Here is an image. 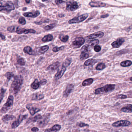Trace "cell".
Listing matches in <instances>:
<instances>
[{
    "label": "cell",
    "instance_id": "6da1fadb",
    "mask_svg": "<svg viewBox=\"0 0 132 132\" xmlns=\"http://www.w3.org/2000/svg\"><path fill=\"white\" fill-rule=\"evenodd\" d=\"M23 81V78L21 75L16 76L14 78V80L11 85L10 91L11 93L15 95L17 94L22 87Z\"/></svg>",
    "mask_w": 132,
    "mask_h": 132
},
{
    "label": "cell",
    "instance_id": "7a4b0ae2",
    "mask_svg": "<svg viewBox=\"0 0 132 132\" xmlns=\"http://www.w3.org/2000/svg\"><path fill=\"white\" fill-rule=\"evenodd\" d=\"M116 87V85L114 84H109L106 85L104 87L99 88L95 89V94L99 95L103 93H106L114 90Z\"/></svg>",
    "mask_w": 132,
    "mask_h": 132
},
{
    "label": "cell",
    "instance_id": "3957f363",
    "mask_svg": "<svg viewBox=\"0 0 132 132\" xmlns=\"http://www.w3.org/2000/svg\"><path fill=\"white\" fill-rule=\"evenodd\" d=\"M13 100L14 97L12 95L9 96L7 100V102L5 103L0 110V112L2 113L7 112L10 109L11 107L13 106Z\"/></svg>",
    "mask_w": 132,
    "mask_h": 132
},
{
    "label": "cell",
    "instance_id": "277c9868",
    "mask_svg": "<svg viewBox=\"0 0 132 132\" xmlns=\"http://www.w3.org/2000/svg\"><path fill=\"white\" fill-rule=\"evenodd\" d=\"M88 16V14H83L81 16H79L77 17H75L73 18L71 20H70L68 22L69 24H73L78 23L80 22H82L85 21L86 19L87 18Z\"/></svg>",
    "mask_w": 132,
    "mask_h": 132
},
{
    "label": "cell",
    "instance_id": "5b68a950",
    "mask_svg": "<svg viewBox=\"0 0 132 132\" xmlns=\"http://www.w3.org/2000/svg\"><path fill=\"white\" fill-rule=\"evenodd\" d=\"M50 117V115L49 114L45 115L44 117H42V118L38 121V126L40 127H44L49 122Z\"/></svg>",
    "mask_w": 132,
    "mask_h": 132
},
{
    "label": "cell",
    "instance_id": "8992f818",
    "mask_svg": "<svg viewBox=\"0 0 132 132\" xmlns=\"http://www.w3.org/2000/svg\"><path fill=\"white\" fill-rule=\"evenodd\" d=\"M66 10L73 11L79 8L78 3L75 1H69L66 3Z\"/></svg>",
    "mask_w": 132,
    "mask_h": 132
},
{
    "label": "cell",
    "instance_id": "52a82bcc",
    "mask_svg": "<svg viewBox=\"0 0 132 132\" xmlns=\"http://www.w3.org/2000/svg\"><path fill=\"white\" fill-rule=\"evenodd\" d=\"M27 115H20L19 116L18 118V119L16 121H15L14 122H13L12 124V128L13 129H15L18 127L19 125H20L22 122L23 120L25 119L26 118H27Z\"/></svg>",
    "mask_w": 132,
    "mask_h": 132
},
{
    "label": "cell",
    "instance_id": "ba28073f",
    "mask_svg": "<svg viewBox=\"0 0 132 132\" xmlns=\"http://www.w3.org/2000/svg\"><path fill=\"white\" fill-rule=\"evenodd\" d=\"M85 42V40L83 37H77L72 43V45L74 47L79 48Z\"/></svg>",
    "mask_w": 132,
    "mask_h": 132
},
{
    "label": "cell",
    "instance_id": "9c48e42d",
    "mask_svg": "<svg viewBox=\"0 0 132 132\" xmlns=\"http://www.w3.org/2000/svg\"><path fill=\"white\" fill-rule=\"evenodd\" d=\"M131 124L130 122L127 120H121L116 122L112 124V125L114 127H126L130 125Z\"/></svg>",
    "mask_w": 132,
    "mask_h": 132
},
{
    "label": "cell",
    "instance_id": "30bf717a",
    "mask_svg": "<svg viewBox=\"0 0 132 132\" xmlns=\"http://www.w3.org/2000/svg\"><path fill=\"white\" fill-rule=\"evenodd\" d=\"M15 32L19 34H22V33L28 34V33H35L36 31L33 29H26L24 28H17Z\"/></svg>",
    "mask_w": 132,
    "mask_h": 132
},
{
    "label": "cell",
    "instance_id": "8fae6325",
    "mask_svg": "<svg viewBox=\"0 0 132 132\" xmlns=\"http://www.w3.org/2000/svg\"><path fill=\"white\" fill-rule=\"evenodd\" d=\"M74 86L72 84H69L67 86L66 88L63 92V96L65 98L68 97L70 93L72 92L74 89Z\"/></svg>",
    "mask_w": 132,
    "mask_h": 132
},
{
    "label": "cell",
    "instance_id": "7c38bea8",
    "mask_svg": "<svg viewBox=\"0 0 132 132\" xmlns=\"http://www.w3.org/2000/svg\"><path fill=\"white\" fill-rule=\"evenodd\" d=\"M15 7L14 5L11 2L7 3L4 6H0V11L5 10L7 11H11L14 10Z\"/></svg>",
    "mask_w": 132,
    "mask_h": 132
},
{
    "label": "cell",
    "instance_id": "4fadbf2b",
    "mask_svg": "<svg viewBox=\"0 0 132 132\" xmlns=\"http://www.w3.org/2000/svg\"><path fill=\"white\" fill-rule=\"evenodd\" d=\"M125 42V40L123 38H118L116 41L112 43V47L114 48H118L123 44Z\"/></svg>",
    "mask_w": 132,
    "mask_h": 132
},
{
    "label": "cell",
    "instance_id": "5bb4252c",
    "mask_svg": "<svg viewBox=\"0 0 132 132\" xmlns=\"http://www.w3.org/2000/svg\"><path fill=\"white\" fill-rule=\"evenodd\" d=\"M104 34L103 32L102 31H98L96 32L95 33L91 34L90 35L88 36L87 38L89 40H92L97 38H102L104 36Z\"/></svg>",
    "mask_w": 132,
    "mask_h": 132
},
{
    "label": "cell",
    "instance_id": "9a60e30c",
    "mask_svg": "<svg viewBox=\"0 0 132 132\" xmlns=\"http://www.w3.org/2000/svg\"><path fill=\"white\" fill-rule=\"evenodd\" d=\"M66 68L62 66L61 69L59 70L55 74V80H58L60 79L62 77V76L64 75V74L65 73V71H66Z\"/></svg>",
    "mask_w": 132,
    "mask_h": 132
},
{
    "label": "cell",
    "instance_id": "2e32d148",
    "mask_svg": "<svg viewBox=\"0 0 132 132\" xmlns=\"http://www.w3.org/2000/svg\"><path fill=\"white\" fill-rule=\"evenodd\" d=\"M61 128V126L60 125L56 124L53 125L51 128L45 129L44 132H56L60 131Z\"/></svg>",
    "mask_w": 132,
    "mask_h": 132
},
{
    "label": "cell",
    "instance_id": "e0dca14e",
    "mask_svg": "<svg viewBox=\"0 0 132 132\" xmlns=\"http://www.w3.org/2000/svg\"><path fill=\"white\" fill-rule=\"evenodd\" d=\"M26 108L29 110L30 114L33 116L36 113L38 112L41 111V109L39 108H36L35 107H30L29 105H27L26 106Z\"/></svg>",
    "mask_w": 132,
    "mask_h": 132
},
{
    "label": "cell",
    "instance_id": "ac0fdd59",
    "mask_svg": "<svg viewBox=\"0 0 132 132\" xmlns=\"http://www.w3.org/2000/svg\"><path fill=\"white\" fill-rule=\"evenodd\" d=\"M59 66H60V63L59 62H56L50 65L49 66L47 67L46 70L49 71H54L58 68Z\"/></svg>",
    "mask_w": 132,
    "mask_h": 132
},
{
    "label": "cell",
    "instance_id": "d6986e66",
    "mask_svg": "<svg viewBox=\"0 0 132 132\" xmlns=\"http://www.w3.org/2000/svg\"><path fill=\"white\" fill-rule=\"evenodd\" d=\"M40 15V13L39 11H37L34 13H25L23 14V15L24 16L28 18H36L38 16Z\"/></svg>",
    "mask_w": 132,
    "mask_h": 132
},
{
    "label": "cell",
    "instance_id": "ffe728a7",
    "mask_svg": "<svg viewBox=\"0 0 132 132\" xmlns=\"http://www.w3.org/2000/svg\"><path fill=\"white\" fill-rule=\"evenodd\" d=\"M89 5L91 7H104L106 6L105 3L99 2H93L91 1L89 3Z\"/></svg>",
    "mask_w": 132,
    "mask_h": 132
},
{
    "label": "cell",
    "instance_id": "44dd1931",
    "mask_svg": "<svg viewBox=\"0 0 132 132\" xmlns=\"http://www.w3.org/2000/svg\"><path fill=\"white\" fill-rule=\"evenodd\" d=\"M120 111L123 112L131 113L132 112V105L131 104L128 105L127 106L122 108Z\"/></svg>",
    "mask_w": 132,
    "mask_h": 132
},
{
    "label": "cell",
    "instance_id": "7402d4cb",
    "mask_svg": "<svg viewBox=\"0 0 132 132\" xmlns=\"http://www.w3.org/2000/svg\"><path fill=\"white\" fill-rule=\"evenodd\" d=\"M44 97V95L40 93H37L34 94L32 97V100H40L43 99Z\"/></svg>",
    "mask_w": 132,
    "mask_h": 132
},
{
    "label": "cell",
    "instance_id": "603a6c76",
    "mask_svg": "<svg viewBox=\"0 0 132 132\" xmlns=\"http://www.w3.org/2000/svg\"><path fill=\"white\" fill-rule=\"evenodd\" d=\"M97 60L96 59H88L85 62L84 65L86 66H93L97 62Z\"/></svg>",
    "mask_w": 132,
    "mask_h": 132
},
{
    "label": "cell",
    "instance_id": "cb8c5ba5",
    "mask_svg": "<svg viewBox=\"0 0 132 132\" xmlns=\"http://www.w3.org/2000/svg\"><path fill=\"white\" fill-rule=\"evenodd\" d=\"M53 36L52 35L49 34L44 37V38L42 39V41L44 42H50L53 40Z\"/></svg>",
    "mask_w": 132,
    "mask_h": 132
},
{
    "label": "cell",
    "instance_id": "d4e9b609",
    "mask_svg": "<svg viewBox=\"0 0 132 132\" xmlns=\"http://www.w3.org/2000/svg\"><path fill=\"white\" fill-rule=\"evenodd\" d=\"M15 118V117L13 115L7 114L3 116L2 118V120L4 122L8 121L9 120H12Z\"/></svg>",
    "mask_w": 132,
    "mask_h": 132
},
{
    "label": "cell",
    "instance_id": "484cf974",
    "mask_svg": "<svg viewBox=\"0 0 132 132\" xmlns=\"http://www.w3.org/2000/svg\"><path fill=\"white\" fill-rule=\"evenodd\" d=\"M93 80L92 78H89L85 80L82 83V85L84 87L90 85L93 83Z\"/></svg>",
    "mask_w": 132,
    "mask_h": 132
},
{
    "label": "cell",
    "instance_id": "4316f807",
    "mask_svg": "<svg viewBox=\"0 0 132 132\" xmlns=\"http://www.w3.org/2000/svg\"><path fill=\"white\" fill-rule=\"evenodd\" d=\"M49 47L47 45L43 46L40 48L38 52L40 54H43L49 50Z\"/></svg>",
    "mask_w": 132,
    "mask_h": 132
},
{
    "label": "cell",
    "instance_id": "83f0119b",
    "mask_svg": "<svg viewBox=\"0 0 132 132\" xmlns=\"http://www.w3.org/2000/svg\"><path fill=\"white\" fill-rule=\"evenodd\" d=\"M23 51L24 52L28 53L30 55H34V52H33L32 48L29 46L25 47L24 48Z\"/></svg>",
    "mask_w": 132,
    "mask_h": 132
},
{
    "label": "cell",
    "instance_id": "f1b7e54d",
    "mask_svg": "<svg viewBox=\"0 0 132 132\" xmlns=\"http://www.w3.org/2000/svg\"><path fill=\"white\" fill-rule=\"evenodd\" d=\"M42 117V116L40 115H37V116H35V117L31 118H29L27 122H29V123L31 122H35L37 121L38 120L41 119Z\"/></svg>",
    "mask_w": 132,
    "mask_h": 132
},
{
    "label": "cell",
    "instance_id": "f546056e",
    "mask_svg": "<svg viewBox=\"0 0 132 132\" xmlns=\"http://www.w3.org/2000/svg\"><path fill=\"white\" fill-rule=\"evenodd\" d=\"M40 83L37 79H35L33 83L31 84V87L34 89H37L40 86Z\"/></svg>",
    "mask_w": 132,
    "mask_h": 132
},
{
    "label": "cell",
    "instance_id": "4dcf8cb0",
    "mask_svg": "<svg viewBox=\"0 0 132 132\" xmlns=\"http://www.w3.org/2000/svg\"><path fill=\"white\" fill-rule=\"evenodd\" d=\"M132 65V62L131 60H127L123 61L120 63L121 66L123 67H129Z\"/></svg>",
    "mask_w": 132,
    "mask_h": 132
},
{
    "label": "cell",
    "instance_id": "1f68e13d",
    "mask_svg": "<svg viewBox=\"0 0 132 132\" xmlns=\"http://www.w3.org/2000/svg\"><path fill=\"white\" fill-rule=\"evenodd\" d=\"M72 61V59L71 58L66 59L63 62L62 66L66 68L69 66L70 64H71Z\"/></svg>",
    "mask_w": 132,
    "mask_h": 132
},
{
    "label": "cell",
    "instance_id": "d6a6232c",
    "mask_svg": "<svg viewBox=\"0 0 132 132\" xmlns=\"http://www.w3.org/2000/svg\"><path fill=\"white\" fill-rule=\"evenodd\" d=\"M89 48L88 44L83 46L81 49V53H88L89 51Z\"/></svg>",
    "mask_w": 132,
    "mask_h": 132
},
{
    "label": "cell",
    "instance_id": "836d02e7",
    "mask_svg": "<svg viewBox=\"0 0 132 132\" xmlns=\"http://www.w3.org/2000/svg\"><path fill=\"white\" fill-rule=\"evenodd\" d=\"M59 38L62 42L66 43L68 41L69 37L68 35H60L59 36Z\"/></svg>",
    "mask_w": 132,
    "mask_h": 132
},
{
    "label": "cell",
    "instance_id": "e575fe53",
    "mask_svg": "<svg viewBox=\"0 0 132 132\" xmlns=\"http://www.w3.org/2000/svg\"><path fill=\"white\" fill-rule=\"evenodd\" d=\"M106 67V66L104 63H100L96 67V69L97 71H101L104 69Z\"/></svg>",
    "mask_w": 132,
    "mask_h": 132
},
{
    "label": "cell",
    "instance_id": "d590c367",
    "mask_svg": "<svg viewBox=\"0 0 132 132\" xmlns=\"http://www.w3.org/2000/svg\"><path fill=\"white\" fill-rule=\"evenodd\" d=\"M99 43V40L98 39L93 40L90 42V43L88 45L89 47H92V48L93 47H95L96 45H98Z\"/></svg>",
    "mask_w": 132,
    "mask_h": 132
},
{
    "label": "cell",
    "instance_id": "8d00e7d4",
    "mask_svg": "<svg viewBox=\"0 0 132 132\" xmlns=\"http://www.w3.org/2000/svg\"><path fill=\"white\" fill-rule=\"evenodd\" d=\"M17 62L19 65L21 66H24L25 65V61L24 59L22 57H19L17 59Z\"/></svg>",
    "mask_w": 132,
    "mask_h": 132
},
{
    "label": "cell",
    "instance_id": "74e56055",
    "mask_svg": "<svg viewBox=\"0 0 132 132\" xmlns=\"http://www.w3.org/2000/svg\"><path fill=\"white\" fill-rule=\"evenodd\" d=\"M56 26V24L55 23H52L51 24H49V25L46 26L44 27V29L46 31H48V30H51V29H52L53 28L55 27Z\"/></svg>",
    "mask_w": 132,
    "mask_h": 132
},
{
    "label": "cell",
    "instance_id": "f35d334b",
    "mask_svg": "<svg viewBox=\"0 0 132 132\" xmlns=\"http://www.w3.org/2000/svg\"><path fill=\"white\" fill-rule=\"evenodd\" d=\"M89 57V55L88 53H81L80 56V58L81 60L88 58Z\"/></svg>",
    "mask_w": 132,
    "mask_h": 132
},
{
    "label": "cell",
    "instance_id": "ab89813d",
    "mask_svg": "<svg viewBox=\"0 0 132 132\" xmlns=\"http://www.w3.org/2000/svg\"><path fill=\"white\" fill-rule=\"evenodd\" d=\"M5 76H6V77L7 78V79L8 80H10L11 79V78L14 77V75L13 73H12L7 72V73L5 74Z\"/></svg>",
    "mask_w": 132,
    "mask_h": 132
},
{
    "label": "cell",
    "instance_id": "60d3db41",
    "mask_svg": "<svg viewBox=\"0 0 132 132\" xmlns=\"http://www.w3.org/2000/svg\"><path fill=\"white\" fill-rule=\"evenodd\" d=\"M18 22L19 23L22 25H24L26 23V22L25 19L22 17L20 18V19H19Z\"/></svg>",
    "mask_w": 132,
    "mask_h": 132
},
{
    "label": "cell",
    "instance_id": "b9f144b4",
    "mask_svg": "<svg viewBox=\"0 0 132 132\" xmlns=\"http://www.w3.org/2000/svg\"><path fill=\"white\" fill-rule=\"evenodd\" d=\"M64 46H61V47H54L52 51L53 52H56L57 51H60V50H62L63 49H64Z\"/></svg>",
    "mask_w": 132,
    "mask_h": 132
},
{
    "label": "cell",
    "instance_id": "7bdbcfd3",
    "mask_svg": "<svg viewBox=\"0 0 132 132\" xmlns=\"http://www.w3.org/2000/svg\"><path fill=\"white\" fill-rule=\"evenodd\" d=\"M6 91V89L2 88L1 89V92H0V103L1 102V101L3 99V97L4 96V93Z\"/></svg>",
    "mask_w": 132,
    "mask_h": 132
},
{
    "label": "cell",
    "instance_id": "ee69618b",
    "mask_svg": "<svg viewBox=\"0 0 132 132\" xmlns=\"http://www.w3.org/2000/svg\"><path fill=\"white\" fill-rule=\"evenodd\" d=\"M15 28H16V27L15 26H9L7 28V30L9 32H13L15 31Z\"/></svg>",
    "mask_w": 132,
    "mask_h": 132
},
{
    "label": "cell",
    "instance_id": "f6af8a7d",
    "mask_svg": "<svg viewBox=\"0 0 132 132\" xmlns=\"http://www.w3.org/2000/svg\"><path fill=\"white\" fill-rule=\"evenodd\" d=\"M101 49H102V47L100 45L95 46V47H94L95 51H96V52H98L99 51H101Z\"/></svg>",
    "mask_w": 132,
    "mask_h": 132
},
{
    "label": "cell",
    "instance_id": "bcb514c9",
    "mask_svg": "<svg viewBox=\"0 0 132 132\" xmlns=\"http://www.w3.org/2000/svg\"><path fill=\"white\" fill-rule=\"evenodd\" d=\"M127 96L125 95H118L117 96V98L118 99H125L127 98Z\"/></svg>",
    "mask_w": 132,
    "mask_h": 132
},
{
    "label": "cell",
    "instance_id": "7dc6e473",
    "mask_svg": "<svg viewBox=\"0 0 132 132\" xmlns=\"http://www.w3.org/2000/svg\"><path fill=\"white\" fill-rule=\"evenodd\" d=\"M39 83H40V84L42 85H45L47 83V80H46V79H43Z\"/></svg>",
    "mask_w": 132,
    "mask_h": 132
},
{
    "label": "cell",
    "instance_id": "c3c4849f",
    "mask_svg": "<svg viewBox=\"0 0 132 132\" xmlns=\"http://www.w3.org/2000/svg\"><path fill=\"white\" fill-rule=\"evenodd\" d=\"M79 126L80 127H85V126L89 127V125L88 124H86L85 123H80L79 124Z\"/></svg>",
    "mask_w": 132,
    "mask_h": 132
},
{
    "label": "cell",
    "instance_id": "681fc988",
    "mask_svg": "<svg viewBox=\"0 0 132 132\" xmlns=\"http://www.w3.org/2000/svg\"><path fill=\"white\" fill-rule=\"evenodd\" d=\"M31 131L33 132H37L39 131V129L37 127H34L31 129Z\"/></svg>",
    "mask_w": 132,
    "mask_h": 132
},
{
    "label": "cell",
    "instance_id": "f907efd6",
    "mask_svg": "<svg viewBox=\"0 0 132 132\" xmlns=\"http://www.w3.org/2000/svg\"><path fill=\"white\" fill-rule=\"evenodd\" d=\"M0 37L2 39V40H6V38L5 37V36H4V35H2V33H0Z\"/></svg>",
    "mask_w": 132,
    "mask_h": 132
},
{
    "label": "cell",
    "instance_id": "816d5d0a",
    "mask_svg": "<svg viewBox=\"0 0 132 132\" xmlns=\"http://www.w3.org/2000/svg\"><path fill=\"white\" fill-rule=\"evenodd\" d=\"M55 2L57 4H62L63 2H65L62 1V0H55Z\"/></svg>",
    "mask_w": 132,
    "mask_h": 132
},
{
    "label": "cell",
    "instance_id": "f5cc1de1",
    "mask_svg": "<svg viewBox=\"0 0 132 132\" xmlns=\"http://www.w3.org/2000/svg\"><path fill=\"white\" fill-rule=\"evenodd\" d=\"M109 16V15L108 14H106V15H103L102 16H101V18H105L108 17Z\"/></svg>",
    "mask_w": 132,
    "mask_h": 132
},
{
    "label": "cell",
    "instance_id": "db71d44e",
    "mask_svg": "<svg viewBox=\"0 0 132 132\" xmlns=\"http://www.w3.org/2000/svg\"><path fill=\"white\" fill-rule=\"evenodd\" d=\"M26 2L27 3H29V2H30V0H26Z\"/></svg>",
    "mask_w": 132,
    "mask_h": 132
},
{
    "label": "cell",
    "instance_id": "11a10c76",
    "mask_svg": "<svg viewBox=\"0 0 132 132\" xmlns=\"http://www.w3.org/2000/svg\"><path fill=\"white\" fill-rule=\"evenodd\" d=\"M0 132H4V131H2V130H0Z\"/></svg>",
    "mask_w": 132,
    "mask_h": 132
},
{
    "label": "cell",
    "instance_id": "9f6ffc18",
    "mask_svg": "<svg viewBox=\"0 0 132 132\" xmlns=\"http://www.w3.org/2000/svg\"><path fill=\"white\" fill-rule=\"evenodd\" d=\"M2 6V3H0V6Z\"/></svg>",
    "mask_w": 132,
    "mask_h": 132
},
{
    "label": "cell",
    "instance_id": "6f0895ef",
    "mask_svg": "<svg viewBox=\"0 0 132 132\" xmlns=\"http://www.w3.org/2000/svg\"><path fill=\"white\" fill-rule=\"evenodd\" d=\"M130 80H131V81H132V78H130Z\"/></svg>",
    "mask_w": 132,
    "mask_h": 132
}]
</instances>
